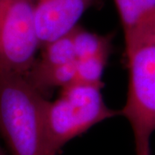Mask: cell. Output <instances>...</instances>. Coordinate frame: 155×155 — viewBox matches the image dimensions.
<instances>
[{
	"label": "cell",
	"mask_w": 155,
	"mask_h": 155,
	"mask_svg": "<svg viewBox=\"0 0 155 155\" xmlns=\"http://www.w3.org/2000/svg\"><path fill=\"white\" fill-rule=\"evenodd\" d=\"M124 41L155 28V0H114Z\"/></svg>",
	"instance_id": "8992f818"
},
{
	"label": "cell",
	"mask_w": 155,
	"mask_h": 155,
	"mask_svg": "<svg viewBox=\"0 0 155 155\" xmlns=\"http://www.w3.org/2000/svg\"><path fill=\"white\" fill-rule=\"evenodd\" d=\"M102 87L72 83L61 89L54 101L44 108V155H60L72 140L90 128L115 116L121 110L106 104Z\"/></svg>",
	"instance_id": "7a4b0ae2"
},
{
	"label": "cell",
	"mask_w": 155,
	"mask_h": 155,
	"mask_svg": "<svg viewBox=\"0 0 155 155\" xmlns=\"http://www.w3.org/2000/svg\"><path fill=\"white\" fill-rule=\"evenodd\" d=\"M92 0H34L41 47L72 32Z\"/></svg>",
	"instance_id": "5b68a950"
},
{
	"label": "cell",
	"mask_w": 155,
	"mask_h": 155,
	"mask_svg": "<svg viewBox=\"0 0 155 155\" xmlns=\"http://www.w3.org/2000/svg\"><path fill=\"white\" fill-rule=\"evenodd\" d=\"M76 61L92 56L102 50L111 48L110 36H103L78 25L72 31Z\"/></svg>",
	"instance_id": "9c48e42d"
},
{
	"label": "cell",
	"mask_w": 155,
	"mask_h": 155,
	"mask_svg": "<svg viewBox=\"0 0 155 155\" xmlns=\"http://www.w3.org/2000/svg\"><path fill=\"white\" fill-rule=\"evenodd\" d=\"M40 48L34 0H0V72L26 77Z\"/></svg>",
	"instance_id": "277c9868"
},
{
	"label": "cell",
	"mask_w": 155,
	"mask_h": 155,
	"mask_svg": "<svg viewBox=\"0 0 155 155\" xmlns=\"http://www.w3.org/2000/svg\"><path fill=\"white\" fill-rule=\"evenodd\" d=\"M30 72H41L76 61L72 32L41 47ZM28 72V73H29Z\"/></svg>",
	"instance_id": "52a82bcc"
},
{
	"label": "cell",
	"mask_w": 155,
	"mask_h": 155,
	"mask_svg": "<svg viewBox=\"0 0 155 155\" xmlns=\"http://www.w3.org/2000/svg\"><path fill=\"white\" fill-rule=\"evenodd\" d=\"M124 41L128 90L121 113L132 128L135 155H151L155 132V28Z\"/></svg>",
	"instance_id": "3957f363"
},
{
	"label": "cell",
	"mask_w": 155,
	"mask_h": 155,
	"mask_svg": "<svg viewBox=\"0 0 155 155\" xmlns=\"http://www.w3.org/2000/svg\"><path fill=\"white\" fill-rule=\"evenodd\" d=\"M110 54V48L94 55L76 61V74L72 83L85 84L102 87L103 75Z\"/></svg>",
	"instance_id": "ba28073f"
},
{
	"label": "cell",
	"mask_w": 155,
	"mask_h": 155,
	"mask_svg": "<svg viewBox=\"0 0 155 155\" xmlns=\"http://www.w3.org/2000/svg\"><path fill=\"white\" fill-rule=\"evenodd\" d=\"M0 155H7L6 152L5 151V149H4L3 146L1 145V143H0Z\"/></svg>",
	"instance_id": "30bf717a"
},
{
	"label": "cell",
	"mask_w": 155,
	"mask_h": 155,
	"mask_svg": "<svg viewBox=\"0 0 155 155\" xmlns=\"http://www.w3.org/2000/svg\"><path fill=\"white\" fill-rule=\"evenodd\" d=\"M47 100L26 77L0 72V139L10 155H44Z\"/></svg>",
	"instance_id": "6da1fadb"
}]
</instances>
